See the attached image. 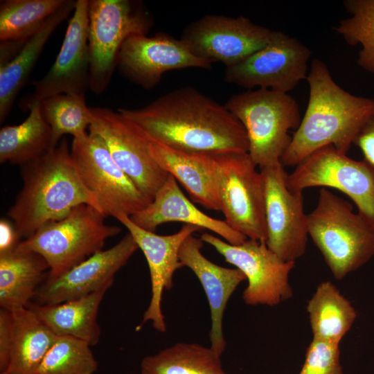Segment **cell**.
<instances>
[{"label":"cell","instance_id":"33","mask_svg":"<svg viewBox=\"0 0 374 374\" xmlns=\"http://www.w3.org/2000/svg\"><path fill=\"white\" fill-rule=\"evenodd\" d=\"M87 342L57 336L42 362L37 374H93L98 362Z\"/></svg>","mask_w":374,"mask_h":374},{"label":"cell","instance_id":"5","mask_svg":"<svg viewBox=\"0 0 374 374\" xmlns=\"http://www.w3.org/2000/svg\"><path fill=\"white\" fill-rule=\"evenodd\" d=\"M225 106L244 126L255 164L260 168L281 163L292 141L289 131L301 121L296 100L287 93L258 89L232 96Z\"/></svg>","mask_w":374,"mask_h":374},{"label":"cell","instance_id":"6","mask_svg":"<svg viewBox=\"0 0 374 374\" xmlns=\"http://www.w3.org/2000/svg\"><path fill=\"white\" fill-rule=\"evenodd\" d=\"M105 217L96 208L81 204L19 245L42 256L49 267L46 278H55L103 250L106 240L121 232L120 227L106 224Z\"/></svg>","mask_w":374,"mask_h":374},{"label":"cell","instance_id":"37","mask_svg":"<svg viewBox=\"0 0 374 374\" xmlns=\"http://www.w3.org/2000/svg\"><path fill=\"white\" fill-rule=\"evenodd\" d=\"M19 239L15 226L8 220L1 219L0 221V253L15 248L21 242Z\"/></svg>","mask_w":374,"mask_h":374},{"label":"cell","instance_id":"30","mask_svg":"<svg viewBox=\"0 0 374 374\" xmlns=\"http://www.w3.org/2000/svg\"><path fill=\"white\" fill-rule=\"evenodd\" d=\"M65 0H3L0 3V40L27 41Z\"/></svg>","mask_w":374,"mask_h":374},{"label":"cell","instance_id":"8","mask_svg":"<svg viewBox=\"0 0 374 374\" xmlns=\"http://www.w3.org/2000/svg\"><path fill=\"white\" fill-rule=\"evenodd\" d=\"M220 211L233 230L266 242L265 197L262 175L248 152L214 153Z\"/></svg>","mask_w":374,"mask_h":374},{"label":"cell","instance_id":"18","mask_svg":"<svg viewBox=\"0 0 374 374\" xmlns=\"http://www.w3.org/2000/svg\"><path fill=\"white\" fill-rule=\"evenodd\" d=\"M139 249L128 232L111 248L102 250L60 276L46 278L33 300L39 304H56L93 293L113 284L116 274Z\"/></svg>","mask_w":374,"mask_h":374},{"label":"cell","instance_id":"35","mask_svg":"<svg viewBox=\"0 0 374 374\" xmlns=\"http://www.w3.org/2000/svg\"><path fill=\"white\" fill-rule=\"evenodd\" d=\"M11 312L1 308L0 310V371H5L9 365L12 338Z\"/></svg>","mask_w":374,"mask_h":374},{"label":"cell","instance_id":"36","mask_svg":"<svg viewBox=\"0 0 374 374\" xmlns=\"http://www.w3.org/2000/svg\"><path fill=\"white\" fill-rule=\"evenodd\" d=\"M353 144L360 149L364 155V160L374 168V111L357 135Z\"/></svg>","mask_w":374,"mask_h":374},{"label":"cell","instance_id":"32","mask_svg":"<svg viewBox=\"0 0 374 374\" xmlns=\"http://www.w3.org/2000/svg\"><path fill=\"white\" fill-rule=\"evenodd\" d=\"M343 4L350 16L334 29L348 44L361 45L357 63L374 75V0H345Z\"/></svg>","mask_w":374,"mask_h":374},{"label":"cell","instance_id":"31","mask_svg":"<svg viewBox=\"0 0 374 374\" xmlns=\"http://www.w3.org/2000/svg\"><path fill=\"white\" fill-rule=\"evenodd\" d=\"M40 107L51 130L53 148L65 134L76 139L88 133L86 130L93 121V115L87 106L84 96L57 94L42 100Z\"/></svg>","mask_w":374,"mask_h":374},{"label":"cell","instance_id":"13","mask_svg":"<svg viewBox=\"0 0 374 374\" xmlns=\"http://www.w3.org/2000/svg\"><path fill=\"white\" fill-rule=\"evenodd\" d=\"M200 238L244 274L248 285L242 299L247 305L274 306L293 296L289 276L295 262L281 260L266 242L248 238L231 244L208 233H203Z\"/></svg>","mask_w":374,"mask_h":374},{"label":"cell","instance_id":"12","mask_svg":"<svg viewBox=\"0 0 374 374\" xmlns=\"http://www.w3.org/2000/svg\"><path fill=\"white\" fill-rule=\"evenodd\" d=\"M311 54L310 48L298 39L272 30L262 48L226 67L224 81L249 90L258 87L288 93L306 80Z\"/></svg>","mask_w":374,"mask_h":374},{"label":"cell","instance_id":"2","mask_svg":"<svg viewBox=\"0 0 374 374\" xmlns=\"http://www.w3.org/2000/svg\"><path fill=\"white\" fill-rule=\"evenodd\" d=\"M306 80L307 108L280 159L283 166H296L315 150L329 145L346 154L374 111V100L342 89L326 64L318 58L312 60Z\"/></svg>","mask_w":374,"mask_h":374},{"label":"cell","instance_id":"29","mask_svg":"<svg viewBox=\"0 0 374 374\" xmlns=\"http://www.w3.org/2000/svg\"><path fill=\"white\" fill-rule=\"evenodd\" d=\"M141 374H228L220 356L211 348L196 343H177L141 363Z\"/></svg>","mask_w":374,"mask_h":374},{"label":"cell","instance_id":"25","mask_svg":"<svg viewBox=\"0 0 374 374\" xmlns=\"http://www.w3.org/2000/svg\"><path fill=\"white\" fill-rule=\"evenodd\" d=\"M76 1L65 0L63 5L44 22L24 44L18 54L0 67V123L12 107L20 90L28 80L44 45L56 28L74 10Z\"/></svg>","mask_w":374,"mask_h":374},{"label":"cell","instance_id":"3","mask_svg":"<svg viewBox=\"0 0 374 374\" xmlns=\"http://www.w3.org/2000/svg\"><path fill=\"white\" fill-rule=\"evenodd\" d=\"M21 168L23 186L7 213L20 238L30 237L79 205L89 204L101 211L80 176L65 139Z\"/></svg>","mask_w":374,"mask_h":374},{"label":"cell","instance_id":"38","mask_svg":"<svg viewBox=\"0 0 374 374\" xmlns=\"http://www.w3.org/2000/svg\"><path fill=\"white\" fill-rule=\"evenodd\" d=\"M26 41L7 40L0 42V67L11 62Z\"/></svg>","mask_w":374,"mask_h":374},{"label":"cell","instance_id":"4","mask_svg":"<svg viewBox=\"0 0 374 374\" xmlns=\"http://www.w3.org/2000/svg\"><path fill=\"white\" fill-rule=\"evenodd\" d=\"M307 217L308 234L336 279L374 256V229L349 202L326 188H321L317 206Z\"/></svg>","mask_w":374,"mask_h":374},{"label":"cell","instance_id":"39","mask_svg":"<svg viewBox=\"0 0 374 374\" xmlns=\"http://www.w3.org/2000/svg\"><path fill=\"white\" fill-rule=\"evenodd\" d=\"M0 374H11V373H10L9 372L5 371H3V372H1Z\"/></svg>","mask_w":374,"mask_h":374},{"label":"cell","instance_id":"21","mask_svg":"<svg viewBox=\"0 0 374 374\" xmlns=\"http://www.w3.org/2000/svg\"><path fill=\"white\" fill-rule=\"evenodd\" d=\"M130 217L137 226L153 232L163 223L180 222L211 231L231 244H240L248 239L231 228L224 220L213 218L197 208L185 196L171 175L152 201Z\"/></svg>","mask_w":374,"mask_h":374},{"label":"cell","instance_id":"24","mask_svg":"<svg viewBox=\"0 0 374 374\" xmlns=\"http://www.w3.org/2000/svg\"><path fill=\"white\" fill-rule=\"evenodd\" d=\"M48 271V265L42 256L19 244L0 253L1 308L13 311L26 307Z\"/></svg>","mask_w":374,"mask_h":374},{"label":"cell","instance_id":"9","mask_svg":"<svg viewBox=\"0 0 374 374\" xmlns=\"http://www.w3.org/2000/svg\"><path fill=\"white\" fill-rule=\"evenodd\" d=\"M286 184L292 192L318 186L340 190L374 229V168L365 160L352 159L332 145H326L299 163L287 175Z\"/></svg>","mask_w":374,"mask_h":374},{"label":"cell","instance_id":"19","mask_svg":"<svg viewBox=\"0 0 374 374\" xmlns=\"http://www.w3.org/2000/svg\"><path fill=\"white\" fill-rule=\"evenodd\" d=\"M116 219L126 227L139 249L143 251L150 270L151 299L136 330H140L146 322L150 321L157 331L165 332L166 324L161 310L163 292L172 287L173 275L183 267L179 258L182 243L188 236L204 229L184 224L177 233L161 235L137 226L130 216L120 215Z\"/></svg>","mask_w":374,"mask_h":374},{"label":"cell","instance_id":"34","mask_svg":"<svg viewBox=\"0 0 374 374\" xmlns=\"http://www.w3.org/2000/svg\"><path fill=\"white\" fill-rule=\"evenodd\" d=\"M339 356V344L313 339L299 374H344Z\"/></svg>","mask_w":374,"mask_h":374},{"label":"cell","instance_id":"20","mask_svg":"<svg viewBox=\"0 0 374 374\" xmlns=\"http://www.w3.org/2000/svg\"><path fill=\"white\" fill-rule=\"evenodd\" d=\"M203 242L193 235L188 236L179 249V258L183 267L191 269L203 287L211 311V348L221 356L226 344L222 331L224 312L234 291L247 279L238 269L223 267L207 259L201 252Z\"/></svg>","mask_w":374,"mask_h":374},{"label":"cell","instance_id":"23","mask_svg":"<svg viewBox=\"0 0 374 374\" xmlns=\"http://www.w3.org/2000/svg\"><path fill=\"white\" fill-rule=\"evenodd\" d=\"M108 284L82 297L56 304L30 301L31 310L57 336H69L97 344L100 338L98 312L103 297L112 286Z\"/></svg>","mask_w":374,"mask_h":374},{"label":"cell","instance_id":"26","mask_svg":"<svg viewBox=\"0 0 374 374\" xmlns=\"http://www.w3.org/2000/svg\"><path fill=\"white\" fill-rule=\"evenodd\" d=\"M10 312L12 338L9 365L6 371L11 374H37L57 336L29 308Z\"/></svg>","mask_w":374,"mask_h":374},{"label":"cell","instance_id":"28","mask_svg":"<svg viewBox=\"0 0 374 374\" xmlns=\"http://www.w3.org/2000/svg\"><path fill=\"white\" fill-rule=\"evenodd\" d=\"M30 113L20 124L0 130V162L23 166L53 149L52 134L44 119L40 102L28 107Z\"/></svg>","mask_w":374,"mask_h":374},{"label":"cell","instance_id":"22","mask_svg":"<svg viewBox=\"0 0 374 374\" xmlns=\"http://www.w3.org/2000/svg\"><path fill=\"white\" fill-rule=\"evenodd\" d=\"M148 138L152 157L181 184L193 202L206 209L220 211L214 153L181 151Z\"/></svg>","mask_w":374,"mask_h":374},{"label":"cell","instance_id":"17","mask_svg":"<svg viewBox=\"0 0 374 374\" xmlns=\"http://www.w3.org/2000/svg\"><path fill=\"white\" fill-rule=\"evenodd\" d=\"M88 6L89 0L76 1L56 59L46 75L33 82V93L26 101V108L57 94L85 96L90 79Z\"/></svg>","mask_w":374,"mask_h":374},{"label":"cell","instance_id":"1","mask_svg":"<svg viewBox=\"0 0 374 374\" xmlns=\"http://www.w3.org/2000/svg\"><path fill=\"white\" fill-rule=\"evenodd\" d=\"M118 112L152 139L190 152H248L249 142L240 121L223 105L195 88L171 91L137 109Z\"/></svg>","mask_w":374,"mask_h":374},{"label":"cell","instance_id":"15","mask_svg":"<svg viewBox=\"0 0 374 374\" xmlns=\"http://www.w3.org/2000/svg\"><path fill=\"white\" fill-rule=\"evenodd\" d=\"M265 197L267 247L281 260L295 262L305 252L308 229L302 193L290 190L281 163L260 168Z\"/></svg>","mask_w":374,"mask_h":374},{"label":"cell","instance_id":"27","mask_svg":"<svg viewBox=\"0 0 374 374\" xmlns=\"http://www.w3.org/2000/svg\"><path fill=\"white\" fill-rule=\"evenodd\" d=\"M306 309L313 339L339 345L357 317L350 301L328 280L319 284Z\"/></svg>","mask_w":374,"mask_h":374},{"label":"cell","instance_id":"11","mask_svg":"<svg viewBox=\"0 0 374 374\" xmlns=\"http://www.w3.org/2000/svg\"><path fill=\"white\" fill-rule=\"evenodd\" d=\"M90 109L93 121L89 132L103 139L116 164L151 202L169 174L152 157L148 134L118 112Z\"/></svg>","mask_w":374,"mask_h":374},{"label":"cell","instance_id":"7","mask_svg":"<svg viewBox=\"0 0 374 374\" xmlns=\"http://www.w3.org/2000/svg\"><path fill=\"white\" fill-rule=\"evenodd\" d=\"M89 89L100 94L117 67L121 48L132 35H145L153 21L143 3L130 0H89Z\"/></svg>","mask_w":374,"mask_h":374},{"label":"cell","instance_id":"16","mask_svg":"<svg viewBox=\"0 0 374 374\" xmlns=\"http://www.w3.org/2000/svg\"><path fill=\"white\" fill-rule=\"evenodd\" d=\"M213 62L195 56L179 39L163 33L152 37L132 35L123 42L118 58L121 74L151 89L168 71L188 67L211 69Z\"/></svg>","mask_w":374,"mask_h":374},{"label":"cell","instance_id":"10","mask_svg":"<svg viewBox=\"0 0 374 374\" xmlns=\"http://www.w3.org/2000/svg\"><path fill=\"white\" fill-rule=\"evenodd\" d=\"M71 154L83 183L106 217L131 216L150 203L116 164L99 136L88 132L73 139Z\"/></svg>","mask_w":374,"mask_h":374},{"label":"cell","instance_id":"14","mask_svg":"<svg viewBox=\"0 0 374 374\" xmlns=\"http://www.w3.org/2000/svg\"><path fill=\"white\" fill-rule=\"evenodd\" d=\"M271 33L244 16L206 15L186 26L180 39L195 56L228 67L262 48Z\"/></svg>","mask_w":374,"mask_h":374}]
</instances>
